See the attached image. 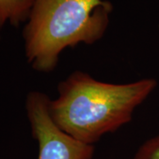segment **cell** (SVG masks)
Segmentation results:
<instances>
[{"mask_svg": "<svg viewBox=\"0 0 159 159\" xmlns=\"http://www.w3.org/2000/svg\"><path fill=\"white\" fill-rule=\"evenodd\" d=\"M157 82L146 78L130 83H109L75 71L57 87L49 111L55 124L74 139L94 145L106 134L129 123L136 108Z\"/></svg>", "mask_w": 159, "mask_h": 159, "instance_id": "1", "label": "cell"}, {"mask_svg": "<svg viewBox=\"0 0 159 159\" xmlns=\"http://www.w3.org/2000/svg\"><path fill=\"white\" fill-rule=\"evenodd\" d=\"M34 0H0V28L6 23L18 27L28 20Z\"/></svg>", "mask_w": 159, "mask_h": 159, "instance_id": "4", "label": "cell"}, {"mask_svg": "<svg viewBox=\"0 0 159 159\" xmlns=\"http://www.w3.org/2000/svg\"><path fill=\"white\" fill-rule=\"evenodd\" d=\"M111 10L103 0H34L23 30L31 67L52 72L65 49L95 43L107 29Z\"/></svg>", "mask_w": 159, "mask_h": 159, "instance_id": "2", "label": "cell"}, {"mask_svg": "<svg viewBox=\"0 0 159 159\" xmlns=\"http://www.w3.org/2000/svg\"><path fill=\"white\" fill-rule=\"evenodd\" d=\"M133 159H159V134L144 142Z\"/></svg>", "mask_w": 159, "mask_h": 159, "instance_id": "5", "label": "cell"}, {"mask_svg": "<svg viewBox=\"0 0 159 159\" xmlns=\"http://www.w3.org/2000/svg\"><path fill=\"white\" fill-rule=\"evenodd\" d=\"M50 98L44 93L28 94L26 111L32 135L38 143L37 159H92L94 145L74 139L57 126L49 111Z\"/></svg>", "mask_w": 159, "mask_h": 159, "instance_id": "3", "label": "cell"}]
</instances>
